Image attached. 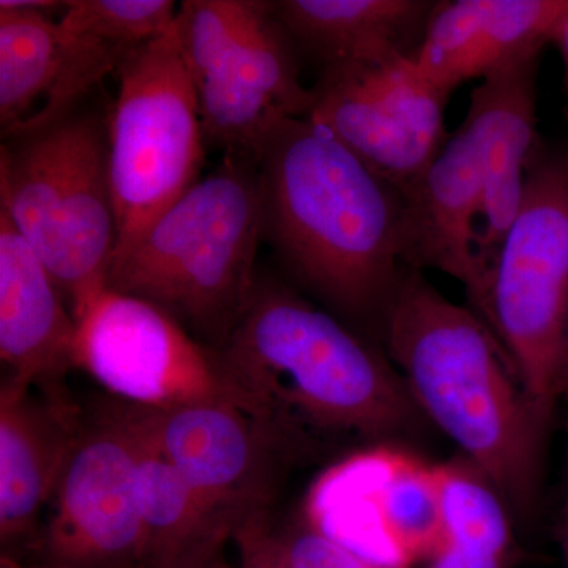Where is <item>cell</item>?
Wrapping results in <instances>:
<instances>
[{"mask_svg": "<svg viewBox=\"0 0 568 568\" xmlns=\"http://www.w3.org/2000/svg\"><path fill=\"white\" fill-rule=\"evenodd\" d=\"M175 36L192 77L205 144L257 159L283 115L306 118L301 58L263 0H186Z\"/></svg>", "mask_w": 568, "mask_h": 568, "instance_id": "6", "label": "cell"}, {"mask_svg": "<svg viewBox=\"0 0 568 568\" xmlns=\"http://www.w3.org/2000/svg\"><path fill=\"white\" fill-rule=\"evenodd\" d=\"M568 0H437L416 55L420 73L447 95L541 54Z\"/></svg>", "mask_w": 568, "mask_h": 568, "instance_id": "16", "label": "cell"}, {"mask_svg": "<svg viewBox=\"0 0 568 568\" xmlns=\"http://www.w3.org/2000/svg\"><path fill=\"white\" fill-rule=\"evenodd\" d=\"M541 54L530 55L485 78L470 93L466 119L473 123L485 186L474 233V293L470 310L485 323L489 282L526 190L528 164L538 140L537 80Z\"/></svg>", "mask_w": 568, "mask_h": 568, "instance_id": "15", "label": "cell"}, {"mask_svg": "<svg viewBox=\"0 0 568 568\" xmlns=\"http://www.w3.org/2000/svg\"><path fill=\"white\" fill-rule=\"evenodd\" d=\"M381 345L422 416L489 478L511 515L530 517L551 424L488 325L474 310L448 301L425 272L405 265Z\"/></svg>", "mask_w": 568, "mask_h": 568, "instance_id": "3", "label": "cell"}, {"mask_svg": "<svg viewBox=\"0 0 568 568\" xmlns=\"http://www.w3.org/2000/svg\"><path fill=\"white\" fill-rule=\"evenodd\" d=\"M77 321L61 291L0 207V361L2 379L44 392H67L74 368Z\"/></svg>", "mask_w": 568, "mask_h": 568, "instance_id": "18", "label": "cell"}, {"mask_svg": "<svg viewBox=\"0 0 568 568\" xmlns=\"http://www.w3.org/2000/svg\"><path fill=\"white\" fill-rule=\"evenodd\" d=\"M435 466L443 515L440 544L515 558L514 515L489 478L465 457Z\"/></svg>", "mask_w": 568, "mask_h": 568, "instance_id": "22", "label": "cell"}, {"mask_svg": "<svg viewBox=\"0 0 568 568\" xmlns=\"http://www.w3.org/2000/svg\"><path fill=\"white\" fill-rule=\"evenodd\" d=\"M558 396L568 398V331L566 343H564L562 355H560L559 375H558Z\"/></svg>", "mask_w": 568, "mask_h": 568, "instance_id": "28", "label": "cell"}, {"mask_svg": "<svg viewBox=\"0 0 568 568\" xmlns=\"http://www.w3.org/2000/svg\"><path fill=\"white\" fill-rule=\"evenodd\" d=\"M183 568H231L230 564H227L226 558H224V549L223 551L215 552V555L209 556L200 562H194L192 566H186Z\"/></svg>", "mask_w": 568, "mask_h": 568, "instance_id": "30", "label": "cell"}, {"mask_svg": "<svg viewBox=\"0 0 568 568\" xmlns=\"http://www.w3.org/2000/svg\"><path fill=\"white\" fill-rule=\"evenodd\" d=\"M178 11L173 0H70L58 21L70 36L132 50L173 31Z\"/></svg>", "mask_w": 568, "mask_h": 568, "instance_id": "23", "label": "cell"}, {"mask_svg": "<svg viewBox=\"0 0 568 568\" xmlns=\"http://www.w3.org/2000/svg\"><path fill=\"white\" fill-rule=\"evenodd\" d=\"M428 560V568H511L515 562V558L485 555L450 544H440Z\"/></svg>", "mask_w": 568, "mask_h": 568, "instance_id": "26", "label": "cell"}, {"mask_svg": "<svg viewBox=\"0 0 568 568\" xmlns=\"http://www.w3.org/2000/svg\"><path fill=\"white\" fill-rule=\"evenodd\" d=\"M558 538L564 560H566V567L568 568V503L566 508H564L562 519H560Z\"/></svg>", "mask_w": 568, "mask_h": 568, "instance_id": "31", "label": "cell"}, {"mask_svg": "<svg viewBox=\"0 0 568 568\" xmlns=\"http://www.w3.org/2000/svg\"><path fill=\"white\" fill-rule=\"evenodd\" d=\"M82 426L67 392L2 379L0 387V540L31 536L52 503Z\"/></svg>", "mask_w": 568, "mask_h": 568, "instance_id": "17", "label": "cell"}, {"mask_svg": "<svg viewBox=\"0 0 568 568\" xmlns=\"http://www.w3.org/2000/svg\"><path fill=\"white\" fill-rule=\"evenodd\" d=\"M257 166L264 244L287 280L381 343L405 268L403 193L305 118L276 121Z\"/></svg>", "mask_w": 568, "mask_h": 568, "instance_id": "1", "label": "cell"}, {"mask_svg": "<svg viewBox=\"0 0 568 568\" xmlns=\"http://www.w3.org/2000/svg\"><path fill=\"white\" fill-rule=\"evenodd\" d=\"M263 239V186L252 156L223 155L111 264L106 287L160 306L219 349L256 286Z\"/></svg>", "mask_w": 568, "mask_h": 568, "instance_id": "4", "label": "cell"}, {"mask_svg": "<svg viewBox=\"0 0 568 568\" xmlns=\"http://www.w3.org/2000/svg\"><path fill=\"white\" fill-rule=\"evenodd\" d=\"M241 568H293L283 558L275 540L271 514L245 521L235 530Z\"/></svg>", "mask_w": 568, "mask_h": 568, "instance_id": "25", "label": "cell"}, {"mask_svg": "<svg viewBox=\"0 0 568 568\" xmlns=\"http://www.w3.org/2000/svg\"><path fill=\"white\" fill-rule=\"evenodd\" d=\"M484 186L480 142L465 118L420 181L403 194V263L452 276L465 287L467 301L474 293L470 248Z\"/></svg>", "mask_w": 568, "mask_h": 568, "instance_id": "19", "label": "cell"}, {"mask_svg": "<svg viewBox=\"0 0 568 568\" xmlns=\"http://www.w3.org/2000/svg\"><path fill=\"white\" fill-rule=\"evenodd\" d=\"M129 50L70 36L59 21L0 2V125L2 138L41 129L80 106Z\"/></svg>", "mask_w": 568, "mask_h": 568, "instance_id": "14", "label": "cell"}, {"mask_svg": "<svg viewBox=\"0 0 568 568\" xmlns=\"http://www.w3.org/2000/svg\"><path fill=\"white\" fill-rule=\"evenodd\" d=\"M0 568H63L59 566H52V564L41 562V564H26L22 560L14 558L13 555H7L3 552L2 558H0Z\"/></svg>", "mask_w": 568, "mask_h": 568, "instance_id": "29", "label": "cell"}, {"mask_svg": "<svg viewBox=\"0 0 568 568\" xmlns=\"http://www.w3.org/2000/svg\"><path fill=\"white\" fill-rule=\"evenodd\" d=\"M274 532L283 558L293 568H390L361 558L306 523L287 530L274 528Z\"/></svg>", "mask_w": 568, "mask_h": 568, "instance_id": "24", "label": "cell"}, {"mask_svg": "<svg viewBox=\"0 0 568 568\" xmlns=\"http://www.w3.org/2000/svg\"><path fill=\"white\" fill-rule=\"evenodd\" d=\"M74 321V368L119 402L153 410L222 399L244 406L215 349L160 306L106 287Z\"/></svg>", "mask_w": 568, "mask_h": 568, "instance_id": "10", "label": "cell"}, {"mask_svg": "<svg viewBox=\"0 0 568 568\" xmlns=\"http://www.w3.org/2000/svg\"><path fill=\"white\" fill-rule=\"evenodd\" d=\"M215 353L245 409L298 446L315 435L387 439L425 418L381 343L271 274L260 272Z\"/></svg>", "mask_w": 568, "mask_h": 568, "instance_id": "2", "label": "cell"}, {"mask_svg": "<svg viewBox=\"0 0 568 568\" xmlns=\"http://www.w3.org/2000/svg\"><path fill=\"white\" fill-rule=\"evenodd\" d=\"M305 119L323 126L403 194L444 148L450 95L405 55L335 63L320 70Z\"/></svg>", "mask_w": 568, "mask_h": 568, "instance_id": "9", "label": "cell"}, {"mask_svg": "<svg viewBox=\"0 0 568 568\" xmlns=\"http://www.w3.org/2000/svg\"><path fill=\"white\" fill-rule=\"evenodd\" d=\"M549 44H552V47H556V50L559 51L568 95V10L560 17L558 24L552 29L551 37H549Z\"/></svg>", "mask_w": 568, "mask_h": 568, "instance_id": "27", "label": "cell"}, {"mask_svg": "<svg viewBox=\"0 0 568 568\" xmlns=\"http://www.w3.org/2000/svg\"><path fill=\"white\" fill-rule=\"evenodd\" d=\"M129 406L140 436V568H183L223 551L233 540V526L160 454L142 429L136 409Z\"/></svg>", "mask_w": 568, "mask_h": 568, "instance_id": "21", "label": "cell"}, {"mask_svg": "<svg viewBox=\"0 0 568 568\" xmlns=\"http://www.w3.org/2000/svg\"><path fill=\"white\" fill-rule=\"evenodd\" d=\"M110 114L82 102L41 129L3 138L0 207L39 254L74 320L106 290L118 244Z\"/></svg>", "mask_w": 568, "mask_h": 568, "instance_id": "5", "label": "cell"}, {"mask_svg": "<svg viewBox=\"0 0 568 568\" xmlns=\"http://www.w3.org/2000/svg\"><path fill=\"white\" fill-rule=\"evenodd\" d=\"M136 409L142 429L204 503L235 530L271 514L284 466L301 450L235 402Z\"/></svg>", "mask_w": 568, "mask_h": 568, "instance_id": "13", "label": "cell"}, {"mask_svg": "<svg viewBox=\"0 0 568 568\" xmlns=\"http://www.w3.org/2000/svg\"><path fill=\"white\" fill-rule=\"evenodd\" d=\"M567 476H568V469H567Z\"/></svg>", "mask_w": 568, "mask_h": 568, "instance_id": "32", "label": "cell"}, {"mask_svg": "<svg viewBox=\"0 0 568 568\" xmlns=\"http://www.w3.org/2000/svg\"><path fill=\"white\" fill-rule=\"evenodd\" d=\"M305 519L366 560L409 568L443 541L436 466L395 448L362 452L317 478Z\"/></svg>", "mask_w": 568, "mask_h": 568, "instance_id": "12", "label": "cell"}, {"mask_svg": "<svg viewBox=\"0 0 568 568\" xmlns=\"http://www.w3.org/2000/svg\"><path fill=\"white\" fill-rule=\"evenodd\" d=\"M41 549L63 568H140V436L126 403L82 420Z\"/></svg>", "mask_w": 568, "mask_h": 568, "instance_id": "11", "label": "cell"}, {"mask_svg": "<svg viewBox=\"0 0 568 568\" xmlns=\"http://www.w3.org/2000/svg\"><path fill=\"white\" fill-rule=\"evenodd\" d=\"M485 324L551 424L568 331V152L538 140L491 282Z\"/></svg>", "mask_w": 568, "mask_h": 568, "instance_id": "8", "label": "cell"}, {"mask_svg": "<svg viewBox=\"0 0 568 568\" xmlns=\"http://www.w3.org/2000/svg\"><path fill=\"white\" fill-rule=\"evenodd\" d=\"M437 0H276L272 10L298 58L317 67L416 59Z\"/></svg>", "mask_w": 568, "mask_h": 568, "instance_id": "20", "label": "cell"}, {"mask_svg": "<svg viewBox=\"0 0 568 568\" xmlns=\"http://www.w3.org/2000/svg\"><path fill=\"white\" fill-rule=\"evenodd\" d=\"M110 179L118 257L200 182L205 138L192 77L173 31L123 55L115 70Z\"/></svg>", "mask_w": 568, "mask_h": 568, "instance_id": "7", "label": "cell"}]
</instances>
